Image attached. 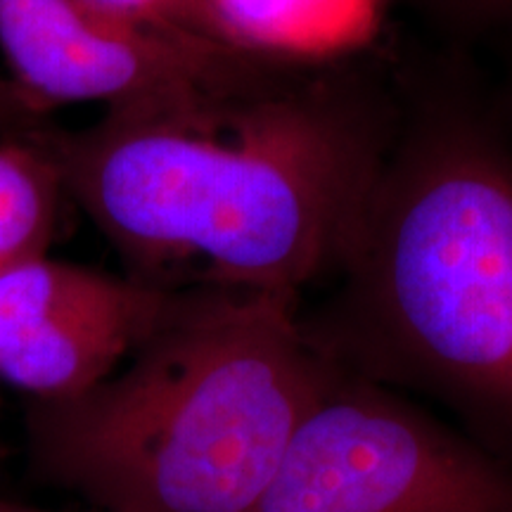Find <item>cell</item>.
I'll use <instances>...</instances> for the list:
<instances>
[{"mask_svg":"<svg viewBox=\"0 0 512 512\" xmlns=\"http://www.w3.org/2000/svg\"><path fill=\"white\" fill-rule=\"evenodd\" d=\"M399 119L401 88L361 55L261 57L209 91L50 124L46 143L128 278L302 299L342 264Z\"/></svg>","mask_w":512,"mask_h":512,"instance_id":"obj_1","label":"cell"},{"mask_svg":"<svg viewBox=\"0 0 512 512\" xmlns=\"http://www.w3.org/2000/svg\"><path fill=\"white\" fill-rule=\"evenodd\" d=\"M302 328L325 361L425 401L512 470V133L463 79L401 86L366 209Z\"/></svg>","mask_w":512,"mask_h":512,"instance_id":"obj_2","label":"cell"},{"mask_svg":"<svg viewBox=\"0 0 512 512\" xmlns=\"http://www.w3.org/2000/svg\"><path fill=\"white\" fill-rule=\"evenodd\" d=\"M302 299L174 292L110 377L36 401L38 472L105 512H247L330 373Z\"/></svg>","mask_w":512,"mask_h":512,"instance_id":"obj_3","label":"cell"},{"mask_svg":"<svg viewBox=\"0 0 512 512\" xmlns=\"http://www.w3.org/2000/svg\"><path fill=\"white\" fill-rule=\"evenodd\" d=\"M247 512H512V470L422 403L330 363Z\"/></svg>","mask_w":512,"mask_h":512,"instance_id":"obj_4","label":"cell"},{"mask_svg":"<svg viewBox=\"0 0 512 512\" xmlns=\"http://www.w3.org/2000/svg\"><path fill=\"white\" fill-rule=\"evenodd\" d=\"M0 53L8 79L43 114L72 102L114 107L209 91L268 57L117 22L76 0H0Z\"/></svg>","mask_w":512,"mask_h":512,"instance_id":"obj_5","label":"cell"},{"mask_svg":"<svg viewBox=\"0 0 512 512\" xmlns=\"http://www.w3.org/2000/svg\"><path fill=\"white\" fill-rule=\"evenodd\" d=\"M174 292L38 256L0 275V382L34 401L74 399L110 377Z\"/></svg>","mask_w":512,"mask_h":512,"instance_id":"obj_6","label":"cell"},{"mask_svg":"<svg viewBox=\"0 0 512 512\" xmlns=\"http://www.w3.org/2000/svg\"><path fill=\"white\" fill-rule=\"evenodd\" d=\"M235 46L294 62L347 60L366 53L384 0H207Z\"/></svg>","mask_w":512,"mask_h":512,"instance_id":"obj_7","label":"cell"},{"mask_svg":"<svg viewBox=\"0 0 512 512\" xmlns=\"http://www.w3.org/2000/svg\"><path fill=\"white\" fill-rule=\"evenodd\" d=\"M46 128L0 140V275L48 254L69 200Z\"/></svg>","mask_w":512,"mask_h":512,"instance_id":"obj_8","label":"cell"},{"mask_svg":"<svg viewBox=\"0 0 512 512\" xmlns=\"http://www.w3.org/2000/svg\"><path fill=\"white\" fill-rule=\"evenodd\" d=\"M76 3L86 5L88 10L98 12L102 17L117 19V22L176 31V34L209 38V41L235 46L211 12L207 0H76Z\"/></svg>","mask_w":512,"mask_h":512,"instance_id":"obj_9","label":"cell"},{"mask_svg":"<svg viewBox=\"0 0 512 512\" xmlns=\"http://www.w3.org/2000/svg\"><path fill=\"white\" fill-rule=\"evenodd\" d=\"M48 126V114L38 112L31 102L19 93L8 76L0 74V140L31 136Z\"/></svg>","mask_w":512,"mask_h":512,"instance_id":"obj_10","label":"cell"},{"mask_svg":"<svg viewBox=\"0 0 512 512\" xmlns=\"http://www.w3.org/2000/svg\"><path fill=\"white\" fill-rule=\"evenodd\" d=\"M444 3L451 5L458 15L486 19V22L512 17V0H444Z\"/></svg>","mask_w":512,"mask_h":512,"instance_id":"obj_11","label":"cell"},{"mask_svg":"<svg viewBox=\"0 0 512 512\" xmlns=\"http://www.w3.org/2000/svg\"><path fill=\"white\" fill-rule=\"evenodd\" d=\"M494 100H496L498 112H501V117L505 121V126H508L512 133V74H510L508 83H505L501 91H498V95H494Z\"/></svg>","mask_w":512,"mask_h":512,"instance_id":"obj_12","label":"cell"},{"mask_svg":"<svg viewBox=\"0 0 512 512\" xmlns=\"http://www.w3.org/2000/svg\"><path fill=\"white\" fill-rule=\"evenodd\" d=\"M0 512H53V510H43V508H31V505H22V503H12V501H0ZM81 512H105V510H81Z\"/></svg>","mask_w":512,"mask_h":512,"instance_id":"obj_13","label":"cell"}]
</instances>
